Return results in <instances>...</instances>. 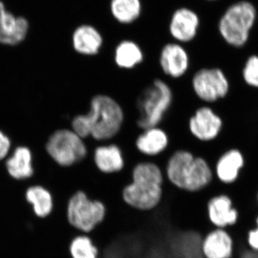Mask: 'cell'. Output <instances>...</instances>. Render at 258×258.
<instances>
[{
    "label": "cell",
    "mask_w": 258,
    "mask_h": 258,
    "mask_svg": "<svg viewBox=\"0 0 258 258\" xmlns=\"http://www.w3.org/2000/svg\"><path fill=\"white\" fill-rule=\"evenodd\" d=\"M165 175L157 164L149 161L134 166L131 181L121 191L123 202L139 211H151L161 203Z\"/></svg>",
    "instance_id": "cell-2"
},
{
    "label": "cell",
    "mask_w": 258,
    "mask_h": 258,
    "mask_svg": "<svg viewBox=\"0 0 258 258\" xmlns=\"http://www.w3.org/2000/svg\"><path fill=\"white\" fill-rule=\"evenodd\" d=\"M159 60L163 72L174 79L184 76L189 69V56L178 44L169 43L163 47Z\"/></svg>",
    "instance_id": "cell-14"
},
{
    "label": "cell",
    "mask_w": 258,
    "mask_h": 258,
    "mask_svg": "<svg viewBox=\"0 0 258 258\" xmlns=\"http://www.w3.org/2000/svg\"><path fill=\"white\" fill-rule=\"evenodd\" d=\"M142 50L133 41L125 40L115 48V62L120 69H132L143 61Z\"/></svg>",
    "instance_id": "cell-20"
},
{
    "label": "cell",
    "mask_w": 258,
    "mask_h": 258,
    "mask_svg": "<svg viewBox=\"0 0 258 258\" xmlns=\"http://www.w3.org/2000/svg\"><path fill=\"white\" fill-rule=\"evenodd\" d=\"M201 250L204 258H233L235 240L227 229L215 227L203 237Z\"/></svg>",
    "instance_id": "cell-11"
},
{
    "label": "cell",
    "mask_w": 258,
    "mask_h": 258,
    "mask_svg": "<svg viewBox=\"0 0 258 258\" xmlns=\"http://www.w3.org/2000/svg\"><path fill=\"white\" fill-rule=\"evenodd\" d=\"M164 175L168 182L176 189L195 193L211 184L215 171L205 158L181 149L169 158Z\"/></svg>",
    "instance_id": "cell-3"
},
{
    "label": "cell",
    "mask_w": 258,
    "mask_h": 258,
    "mask_svg": "<svg viewBox=\"0 0 258 258\" xmlns=\"http://www.w3.org/2000/svg\"><path fill=\"white\" fill-rule=\"evenodd\" d=\"M256 9L247 1L237 2L226 10L218 23L224 40L231 46L241 47L248 41L255 23Z\"/></svg>",
    "instance_id": "cell-4"
},
{
    "label": "cell",
    "mask_w": 258,
    "mask_h": 258,
    "mask_svg": "<svg viewBox=\"0 0 258 258\" xmlns=\"http://www.w3.org/2000/svg\"><path fill=\"white\" fill-rule=\"evenodd\" d=\"M257 206H258V193L257 195Z\"/></svg>",
    "instance_id": "cell-29"
},
{
    "label": "cell",
    "mask_w": 258,
    "mask_h": 258,
    "mask_svg": "<svg viewBox=\"0 0 258 258\" xmlns=\"http://www.w3.org/2000/svg\"><path fill=\"white\" fill-rule=\"evenodd\" d=\"M106 215V205L100 200L90 198L83 190L76 191L68 201V222L81 233H91L104 220Z\"/></svg>",
    "instance_id": "cell-6"
},
{
    "label": "cell",
    "mask_w": 258,
    "mask_h": 258,
    "mask_svg": "<svg viewBox=\"0 0 258 258\" xmlns=\"http://www.w3.org/2000/svg\"><path fill=\"white\" fill-rule=\"evenodd\" d=\"M27 200L33 205L37 216H47L52 210V198L50 193L41 186H33L28 189Z\"/></svg>",
    "instance_id": "cell-22"
},
{
    "label": "cell",
    "mask_w": 258,
    "mask_h": 258,
    "mask_svg": "<svg viewBox=\"0 0 258 258\" xmlns=\"http://www.w3.org/2000/svg\"><path fill=\"white\" fill-rule=\"evenodd\" d=\"M72 258H98V249L88 234L76 235L69 244Z\"/></svg>",
    "instance_id": "cell-23"
},
{
    "label": "cell",
    "mask_w": 258,
    "mask_h": 258,
    "mask_svg": "<svg viewBox=\"0 0 258 258\" xmlns=\"http://www.w3.org/2000/svg\"><path fill=\"white\" fill-rule=\"evenodd\" d=\"M93 160L98 170L107 175L116 174L124 168L123 153L115 144L96 147L93 154Z\"/></svg>",
    "instance_id": "cell-16"
},
{
    "label": "cell",
    "mask_w": 258,
    "mask_h": 258,
    "mask_svg": "<svg viewBox=\"0 0 258 258\" xmlns=\"http://www.w3.org/2000/svg\"><path fill=\"white\" fill-rule=\"evenodd\" d=\"M139 152L149 157H154L166 150L169 145V137L165 131L158 126L144 129L135 142Z\"/></svg>",
    "instance_id": "cell-18"
},
{
    "label": "cell",
    "mask_w": 258,
    "mask_h": 258,
    "mask_svg": "<svg viewBox=\"0 0 258 258\" xmlns=\"http://www.w3.org/2000/svg\"><path fill=\"white\" fill-rule=\"evenodd\" d=\"M172 101L170 86L162 80H154L142 93L138 101L140 116L137 120V125L139 128L144 130L158 126L170 108Z\"/></svg>",
    "instance_id": "cell-5"
},
{
    "label": "cell",
    "mask_w": 258,
    "mask_h": 258,
    "mask_svg": "<svg viewBox=\"0 0 258 258\" xmlns=\"http://www.w3.org/2000/svg\"><path fill=\"white\" fill-rule=\"evenodd\" d=\"M31 161V153L28 148L16 149L13 157L7 161V168L10 175L18 179L31 176L33 173Z\"/></svg>",
    "instance_id": "cell-19"
},
{
    "label": "cell",
    "mask_w": 258,
    "mask_h": 258,
    "mask_svg": "<svg viewBox=\"0 0 258 258\" xmlns=\"http://www.w3.org/2000/svg\"><path fill=\"white\" fill-rule=\"evenodd\" d=\"M10 142L6 136L0 132V160L3 159L9 152Z\"/></svg>",
    "instance_id": "cell-26"
},
{
    "label": "cell",
    "mask_w": 258,
    "mask_h": 258,
    "mask_svg": "<svg viewBox=\"0 0 258 258\" xmlns=\"http://www.w3.org/2000/svg\"><path fill=\"white\" fill-rule=\"evenodd\" d=\"M243 155L237 149H232L219 158L215 166V176L220 182L230 184L235 182L243 168Z\"/></svg>",
    "instance_id": "cell-15"
},
{
    "label": "cell",
    "mask_w": 258,
    "mask_h": 258,
    "mask_svg": "<svg viewBox=\"0 0 258 258\" xmlns=\"http://www.w3.org/2000/svg\"><path fill=\"white\" fill-rule=\"evenodd\" d=\"M247 247L254 252H258V228L257 227L249 230L246 238Z\"/></svg>",
    "instance_id": "cell-25"
},
{
    "label": "cell",
    "mask_w": 258,
    "mask_h": 258,
    "mask_svg": "<svg viewBox=\"0 0 258 258\" xmlns=\"http://www.w3.org/2000/svg\"><path fill=\"white\" fill-rule=\"evenodd\" d=\"M233 258H258V252H254L246 247L241 250L235 251Z\"/></svg>",
    "instance_id": "cell-27"
},
{
    "label": "cell",
    "mask_w": 258,
    "mask_h": 258,
    "mask_svg": "<svg viewBox=\"0 0 258 258\" xmlns=\"http://www.w3.org/2000/svg\"><path fill=\"white\" fill-rule=\"evenodd\" d=\"M188 126L194 138L198 142L208 143L218 137L223 126V121L211 107L204 105L194 112Z\"/></svg>",
    "instance_id": "cell-9"
},
{
    "label": "cell",
    "mask_w": 258,
    "mask_h": 258,
    "mask_svg": "<svg viewBox=\"0 0 258 258\" xmlns=\"http://www.w3.org/2000/svg\"><path fill=\"white\" fill-rule=\"evenodd\" d=\"M123 120L124 113L119 103L109 96L99 94L93 97L88 113L75 117L72 128L81 138L92 137L103 142L119 133Z\"/></svg>",
    "instance_id": "cell-1"
},
{
    "label": "cell",
    "mask_w": 258,
    "mask_h": 258,
    "mask_svg": "<svg viewBox=\"0 0 258 258\" xmlns=\"http://www.w3.org/2000/svg\"><path fill=\"white\" fill-rule=\"evenodd\" d=\"M30 24L23 17H16L0 1V44L15 46L23 42L28 35Z\"/></svg>",
    "instance_id": "cell-10"
},
{
    "label": "cell",
    "mask_w": 258,
    "mask_h": 258,
    "mask_svg": "<svg viewBox=\"0 0 258 258\" xmlns=\"http://www.w3.org/2000/svg\"><path fill=\"white\" fill-rule=\"evenodd\" d=\"M200 25V17L196 12L189 8H181L173 15L169 31L178 41L189 42L196 38Z\"/></svg>",
    "instance_id": "cell-13"
},
{
    "label": "cell",
    "mask_w": 258,
    "mask_h": 258,
    "mask_svg": "<svg viewBox=\"0 0 258 258\" xmlns=\"http://www.w3.org/2000/svg\"><path fill=\"white\" fill-rule=\"evenodd\" d=\"M244 82L250 87L258 88V56L252 55L246 61L242 70Z\"/></svg>",
    "instance_id": "cell-24"
},
{
    "label": "cell",
    "mask_w": 258,
    "mask_h": 258,
    "mask_svg": "<svg viewBox=\"0 0 258 258\" xmlns=\"http://www.w3.org/2000/svg\"><path fill=\"white\" fill-rule=\"evenodd\" d=\"M46 147L50 157L62 166L74 165L84 159L88 154L83 139L69 129L59 130L52 134Z\"/></svg>",
    "instance_id": "cell-7"
},
{
    "label": "cell",
    "mask_w": 258,
    "mask_h": 258,
    "mask_svg": "<svg viewBox=\"0 0 258 258\" xmlns=\"http://www.w3.org/2000/svg\"><path fill=\"white\" fill-rule=\"evenodd\" d=\"M207 1H217V0H207Z\"/></svg>",
    "instance_id": "cell-30"
},
{
    "label": "cell",
    "mask_w": 258,
    "mask_h": 258,
    "mask_svg": "<svg viewBox=\"0 0 258 258\" xmlns=\"http://www.w3.org/2000/svg\"><path fill=\"white\" fill-rule=\"evenodd\" d=\"M255 225H256V227H257L258 228V216L257 217V218H256Z\"/></svg>",
    "instance_id": "cell-28"
},
{
    "label": "cell",
    "mask_w": 258,
    "mask_h": 258,
    "mask_svg": "<svg viewBox=\"0 0 258 258\" xmlns=\"http://www.w3.org/2000/svg\"><path fill=\"white\" fill-rule=\"evenodd\" d=\"M207 213L209 221L215 228H230L238 220V211L227 195H216L210 199L207 205Z\"/></svg>",
    "instance_id": "cell-12"
},
{
    "label": "cell",
    "mask_w": 258,
    "mask_h": 258,
    "mask_svg": "<svg viewBox=\"0 0 258 258\" xmlns=\"http://www.w3.org/2000/svg\"><path fill=\"white\" fill-rule=\"evenodd\" d=\"M74 50L83 55H95L103 45V37L92 25H80L72 35Z\"/></svg>",
    "instance_id": "cell-17"
},
{
    "label": "cell",
    "mask_w": 258,
    "mask_h": 258,
    "mask_svg": "<svg viewBox=\"0 0 258 258\" xmlns=\"http://www.w3.org/2000/svg\"><path fill=\"white\" fill-rule=\"evenodd\" d=\"M191 88L197 98L206 106L216 103L227 96L230 83L221 69L203 68L195 71Z\"/></svg>",
    "instance_id": "cell-8"
},
{
    "label": "cell",
    "mask_w": 258,
    "mask_h": 258,
    "mask_svg": "<svg viewBox=\"0 0 258 258\" xmlns=\"http://www.w3.org/2000/svg\"><path fill=\"white\" fill-rule=\"evenodd\" d=\"M142 9L140 0H112L111 11L120 23H132L139 18Z\"/></svg>",
    "instance_id": "cell-21"
}]
</instances>
